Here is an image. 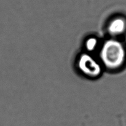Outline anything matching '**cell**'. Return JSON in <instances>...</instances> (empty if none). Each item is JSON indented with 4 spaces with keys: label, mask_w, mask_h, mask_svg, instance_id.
<instances>
[{
    "label": "cell",
    "mask_w": 126,
    "mask_h": 126,
    "mask_svg": "<svg viewBox=\"0 0 126 126\" xmlns=\"http://www.w3.org/2000/svg\"><path fill=\"white\" fill-rule=\"evenodd\" d=\"M99 59L103 67L115 70L124 63L126 52L124 46L119 41L110 39L101 44L99 49Z\"/></svg>",
    "instance_id": "obj_1"
},
{
    "label": "cell",
    "mask_w": 126,
    "mask_h": 126,
    "mask_svg": "<svg viewBox=\"0 0 126 126\" xmlns=\"http://www.w3.org/2000/svg\"><path fill=\"white\" fill-rule=\"evenodd\" d=\"M76 65L82 75L90 78L99 76L103 68L99 59L87 52L82 53L78 57Z\"/></svg>",
    "instance_id": "obj_2"
},
{
    "label": "cell",
    "mask_w": 126,
    "mask_h": 126,
    "mask_svg": "<svg viewBox=\"0 0 126 126\" xmlns=\"http://www.w3.org/2000/svg\"><path fill=\"white\" fill-rule=\"evenodd\" d=\"M107 30L112 36L121 35L126 30V20L120 16L114 17L108 22Z\"/></svg>",
    "instance_id": "obj_3"
},
{
    "label": "cell",
    "mask_w": 126,
    "mask_h": 126,
    "mask_svg": "<svg viewBox=\"0 0 126 126\" xmlns=\"http://www.w3.org/2000/svg\"><path fill=\"white\" fill-rule=\"evenodd\" d=\"M101 43L99 39L95 36H91L87 38L84 42V47L86 52L92 54L94 52L99 50Z\"/></svg>",
    "instance_id": "obj_4"
}]
</instances>
